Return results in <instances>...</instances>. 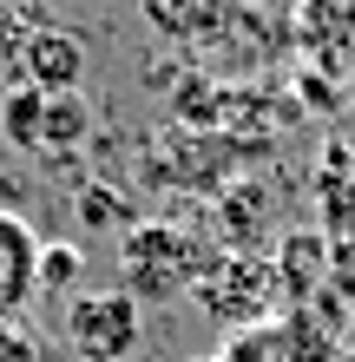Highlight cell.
I'll list each match as a JSON object with an SVG mask.
<instances>
[{
  "mask_svg": "<svg viewBox=\"0 0 355 362\" xmlns=\"http://www.w3.org/2000/svg\"><path fill=\"white\" fill-rule=\"evenodd\" d=\"M217 250L191 238L178 224H132L119 244V290L132 303H172V296H191L204 276H211Z\"/></svg>",
  "mask_w": 355,
  "mask_h": 362,
  "instance_id": "6da1fadb",
  "label": "cell"
},
{
  "mask_svg": "<svg viewBox=\"0 0 355 362\" xmlns=\"http://www.w3.org/2000/svg\"><path fill=\"white\" fill-rule=\"evenodd\" d=\"M145 336V316L125 290H86L66 303V343L79 349V362H125Z\"/></svg>",
  "mask_w": 355,
  "mask_h": 362,
  "instance_id": "7a4b0ae2",
  "label": "cell"
},
{
  "mask_svg": "<svg viewBox=\"0 0 355 362\" xmlns=\"http://www.w3.org/2000/svg\"><path fill=\"white\" fill-rule=\"evenodd\" d=\"M191 296L224 329H250V323H270V310H277V270L263 257H217Z\"/></svg>",
  "mask_w": 355,
  "mask_h": 362,
  "instance_id": "3957f363",
  "label": "cell"
},
{
  "mask_svg": "<svg viewBox=\"0 0 355 362\" xmlns=\"http://www.w3.org/2000/svg\"><path fill=\"white\" fill-rule=\"evenodd\" d=\"M145 27L158 40H178V47H204V40H224L250 13V0H138Z\"/></svg>",
  "mask_w": 355,
  "mask_h": 362,
  "instance_id": "277c9868",
  "label": "cell"
},
{
  "mask_svg": "<svg viewBox=\"0 0 355 362\" xmlns=\"http://www.w3.org/2000/svg\"><path fill=\"white\" fill-rule=\"evenodd\" d=\"M296 40L329 79H355V0H303Z\"/></svg>",
  "mask_w": 355,
  "mask_h": 362,
  "instance_id": "5b68a950",
  "label": "cell"
},
{
  "mask_svg": "<svg viewBox=\"0 0 355 362\" xmlns=\"http://www.w3.org/2000/svg\"><path fill=\"white\" fill-rule=\"evenodd\" d=\"M79 79H86V47H79V33L40 20L27 53H20V86H40L53 99V93H79Z\"/></svg>",
  "mask_w": 355,
  "mask_h": 362,
  "instance_id": "8992f818",
  "label": "cell"
},
{
  "mask_svg": "<svg viewBox=\"0 0 355 362\" xmlns=\"http://www.w3.org/2000/svg\"><path fill=\"white\" fill-rule=\"evenodd\" d=\"M40 296V230L20 211H0V323Z\"/></svg>",
  "mask_w": 355,
  "mask_h": 362,
  "instance_id": "52a82bcc",
  "label": "cell"
},
{
  "mask_svg": "<svg viewBox=\"0 0 355 362\" xmlns=\"http://www.w3.org/2000/svg\"><path fill=\"white\" fill-rule=\"evenodd\" d=\"M270 270H277V290L289 296V303H309V296H316V284H323V270H329L323 238H289L283 257L270 264Z\"/></svg>",
  "mask_w": 355,
  "mask_h": 362,
  "instance_id": "ba28073f",
  "label": "cell"
},
{
  "mask_svg": "<svg viewBox=\"0 0 355 362\" xmlns=\"http://www.w3.org/2000/svg\"><path fill=\"white\" fill-rule=\"evenodd\" d=\"M86 125H92L86 99H79V93H53L47 99V119H40V152H47V158H66L73 145L86 139Z\"/></svg>",
  "mask_w": 355,
  "mask_h": 362,
  "instance_id": "9c48e42d",
  "label": "cell"
},
{
  "mask_svg": "<svg viewBox=\"0 0 355 362\" xmlns=\"http://www.w3.org/2000/svg\"><path fill=\"white\" fill-rule=\"evenodd\" d=\"M40 119H47V93L40 86H13L0 105V139L20 145V152H40Z\"/></svg>",
  "mask_w": 355,
  "mask_h": 362,
  "instance_id": "30bf717a",
  "label": "cell"
},
{
  "mask_svg": "<svg viewBox=\"0 0 355 362\" xmlns=\"http://www.w3.org/2000/svg\"><path fill=\"white\" fill-rule=\"evenodd\" d=\"M217 362H289V343H283V323H250V329H231L224 336Z\"/></svg>",
  "mask_w": 355,
  "mask_h": 362,
  "instance_id": "8fae6325",
  "label": "cell"
},
{
  "mask_svg": "<svg viewBox=\"0 0 355 362\" xmlns=\"http://www.w3.org/2000/svg\"><path fill=\"white\" fill-rule=\"evenodd\" d=\"M86 276V250L79 244H40V296H66Z\"/></svg>",
  "mask_w": 355,
  "mask_h": 362,
  "instance_id": "7c38bea8",
  "label": "cell"
},
{
  "mask_svg": "<svg viewBox=\"0 0 355 362\" xmlns=\"http://www.w3.org/2000/svg\"><path fill=\"white\" fill-rule=\"evenodd\" d=\"M27 40H33L27 0H0V59H20V53H27Z\"/></svg>",
  "mask_w": 355,
  "mask_h": 362,
  "instance_id": "4fadbf2b",
  "label": "cell"
},
{
  "mask_svg": "<svg viewBox=\"0 0 355 362\" xmlns=\"http://www.w3.org/2000/svg\"><path fill=\"white\" fill-rule=\"evenodd\" d=\"M79 218H86V224L99 230V224H119V218H125V204H112V191L86 185V198H79Z\"/></svg>",
  "mask_w": 355,
  "mask_h": 362,
  "instance_id": "5bb4252c",
  "label": "cell"
},
{
  "mask_svg": "<svg viewBox=\"0 0 355 362\" xmlns=\"http://www.w3.org/2000/svg\"><path fill=\"white\" fill-rule=\"evenodd\" d=\"M342 362H355V323H349V336H342Z\"/></svg>",
  "mask_w": 355,
  "mask_h": 362,
  "instance_id": "9a60e30c",
  "label": "cell"
},
{
  "mask_svg": "<svg viewBox=\"0 0 355 362\" xmlns=\"http://www.w3.org/2000/svg\"><path fill=\"white\" fill-rule=\"evenodd\" d=\"M191 362H217V356H191Z\"/></svg>",
  "mask_w": 355,
  "mask_h": 362,
  "instance_id": "2e32d148",
  "label": "cell"
}]
</instances>
